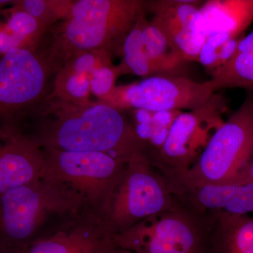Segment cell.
Segmentation results:
<instances>
[{"label":"cell","instance_id":"1","mask_svg":"<svg viewBox=\"0 0 253 253\" xmlns=\"http://www.w3.org/2000/svg\"><path fill=\"white\" fill-rule=\"evenodd\" d=\"M44 118L39 137L42 148L99 152L127 163L146 149L121 111L98 101L86 105L49 96L36 108Z\"/></svg>","mask_w":253,"mask_h":253},{"label":"cell","instance_id":"2","mask_svg":"<svg viewBox=\"0 0 253 253\" xmlns=\"http://www.w3.org/2000/svg\"><path fill=\"white\" fill-rule=\"evenodd\" d=\"M146 12V1L140 0L73 1L68 17L51 28L47 46L40 54L51 73L85 51L121 54L126 36Z\"/></svg>","mask_w":253,"mask_h":253},{"label":"cell","instance_id":"3","mask_svg":"<svg viewBox=\"0 0 253 253\" xmlns=\"http://www.w3.org/2000/svg\"><path fill=\"white\" fill-rule=\"evenodd\" d=\"M42 149L41 177L72 195L84 214L104 219L126 163L103 153Z\"/></svg>","mask_w":253,"mask_h":253},{"label":"cell","instance_id":"4","mask_svg":"<svg viewBox=\"0 0 253 253\" xmlns=\"http://www.w3.org/2000/svg\"><path fill=\"white\" fill-rule=\"evenodd\" d=\"M82 214L81 205L72 195L40 178L0 196V246L24 249L36 239L38 229L50 216Z\"/></svg>","mask_w":253,"mask_h":253},{"label":"cell","instance_id":"5","mask_svg":"<svg viewBox=\"0 0 253 253\" xmlns=\"http://www.w3.org/2000/svg\"><path fill=\"white\" fill-rule=\"evenodd\" d=\"M179 204L166 176L146 154H137L126 163L103 220L113 236Z\"/></svg>","mask_w":253,"mask_h":253},{"label":"cell","instance_id":"6","mask_svg":"<svg viewBox=\"0 0 253 253\" xmlns=\"http://www.w3.org/2000/svg\"><path fill=\"white\" fill-rule=\"evenodd\" d=\"M212 215L181 203L113 236L115 246L133 253H208Z\"/></svg>","mask_w":253,"mask_h":253},{"label":"cell","instance_id":"7","mask_svg":"<svg viewBox=\"0 0 253 253\" xmlns=\"http://www.w3.org/2000/svg\"><path fill=\"white\" fill-rule=\"evenodd\" d=\"M253 149V95L249 94L212 136L181 182L204 185L239 182Z\"/></svg>","mask_w":253,"mask_h":253},{"label":"cell","instance_id":"8","mask_svg":"<svg viewBox=\"0 0 253 253\" xmlns=\"http://www.w3.org/2000/svg\"><path fill=\"white\" fill-rule=\"evenodd\" d=\"M226 100L214 94L198 109L177 116L159 153L151 161L171 185L181 182L219 126L224 123Z\"/></svg>","mask_w":253,"mask_h":253},{"label":"cell","instance_id":"9","mask_svg":"<svg viewBox=\"0 0 253 253\" xmlns=\"http://www.w3.org/2000/svg\"><path fill=\"white\" fill-rule=\"evenodd\" d=\"M216 91L211 81L198 83L184 76H156L115 86L99 101L121 111H191L204 106Z\"/></svg>","mask_w":253,"mask_h":253},{"label":"cell","instance_id":"10","mask_svg":"<svg viewBox=\"0 0 253 253\" xmlns=\"http://www.w3.org/2000/svg\"><path fill=\"white\" fill-rule=\"evenodd\" d=\"M51 73L37 51L18 48L0 59V123H18L28 110H35L44 96Z\"/></svg>","mask_w":253,"mask_h":253},{"label":"cell","instance_id":"11","mask_svg":"<svg viewBox=\"0 0 253 253\" xmlns=\"http://www.w3.org/2000/svg\"><path fill=\"white\" fill-rule=\"evenodd\" d=\"M201 1H146L153 23L166 37L172 52L184 61H198L206 38L201 26Z\"/></svg>","mask_w":253,"mask_h":253},{"label":"cell","instance_id":"12","mask_svg":"<svg viewBox=\"0 0 253 253\" xmlns=\"http://www.w3.org/2000/svg\"><path fill=\"white\" fill-rule=\"evenodd\" d=\"M44 153L18 123H0V196L41 178Z\"/></svg>","mask_w":253,"mask_h":253},{"label":"cell","instance_id":"13","mask_svg":"<svg viewBox=\"0 0 253 253\" xmlns=\"http://www.w3.org/2000/svg\"><path fill=\"white\" fill-rule=\"evenodd\" d=\"M114 246L113 235L101 218L82 214L61 230L37 238L25 253H109Z\"/></svg>","mask_w":253,"mask_h":253},{"label":"cell","instance_id":"14","mask_svg":"<svg viewBox=\"0 0 253 253\" xmlns=\"http://www.w3.org/2000/svg\"><path fill=\"white\" fill-rule=\"evenodd\" d=\"M172 189L181 204L205 215L253 213V184L249 181L204 185L179 184L172 186Z\"/></svg>","mask_w":253,"mask_h":253},{"label":"cell","instance_id":"15","mask_svg":"<svg viewBox=\"0 0 253 253\" xmlns=\"http://www.w3.org/2000/svg\"><path fill=\"white\" fill-rule=\"evenodd\" d=\"M199 9L206 38L217 33L243 37L253 22V0H209Z\"/></svg>","mask_w":253,"mask_h":253},{"label":"cell","instance_id":"16","mask_svg":"<svg viewBox=\"0 0 253 253\" xmlns=\"http://www.w3.org/2000/svg\"><path fill=\"white\" fill-rule=\"evenodd\" d=\"M213 220L208 253H253V217L219 212Z\"/></svg>","mask_w":253,"mask_h":253},{"label":"cell","instance_id":"17","mask_svg":"<svg viewBox=\"0 0 253 253\" xmlns=\"http://www.w3.org/2000/svg\"><path fill=\"white\" fill-rule=\"evenodd\" d=\"M210 81L217 91L227 88L253 89V31L241 38L232 57Z\"/></svg>","mask_w":253,"mask_h":253},{"label":"cell","instance_id":"18","mask_svg":"<svg viewBox=\"0 0 253 253\" xmlns=\"http://www.w3.org/2000/svg\"><path fill=\"white\" fill-rule=\"evenodd\" d=\"M183 111H150L133 110L136 135L144 144L146 155L152 161L159 153L167 139L177 116Z\"/></svg>","mask_w":253,"mask_h":253},{"label":"cell","instance_id":"19","mask_svg":"<svg viewBox=\"0 0 253 253\" xmlns=\"http://www.w3.org/2000/svg\"><path fill=\"white\" fill-rule=\"evenodd\" d=\"M142 49L163 76H179L186 61L172 52L166 37L151 21L142 18Z\"/></svg>","mask_w":253,"mask_h":253},{"label":"cell","instance_id":"20","mask_svg":"<svg viewBox=\"0 0 253 253\" xmlns=\"http://www.w3.org/2000/svg\"><path fill=\"white\" fill-rule=\"evenodd\" d=\"M89 77L63 67L56 73L52 94L56 99L79 105L91 104Z\"/></svg>","mask_w":253,"mask_h":253},{"label":"cell","instance_id":"21","mask_svg":"<svg viewBox=\"0 0 253 253\" xmlns=\"http://www.w3.org/2000/svg\"><path fill=\"white\" fill-rule=\"evenodd\" d=\"M4 12L9 31L22 42L25 49L36 51L48 30L31 15L13 5Z\"/></svg>","mask_w":253,"mask_h":253},{"label":"cell","instance_id":"22","mask_svg":"<svg viewBox=\"0 0 253 253\" xmlns=\"http://www.w3.org/2000/svg\"><path fill=\"white\" fill-rule=\"evenodd\" d=\"M241 38L225 33H217L208 37L201 50L198 62L208 71L214 73L231 59Z\"/></svg>","mask_w":253,"mask_h":253},{"label":"cell","instance_id":"23","mask_svg":"<svg viewBox=\"0 0 253 253\" xmlns=\"http://www.w3.org/2000/svg\"><path fill=\"white\" fill-rule=\"evenodd\" d=\"M73 1L66 0H19L13 6L26 11L49 31L53 24L68 17Z\"/></svg>","mask_w":253,"mask_h":253},{"label":"cell","instance_id":"24","mask_svg":"<svg viewBox=\"0 0 253 253\" xmlns=\"http://www.w3.org/2000/svg\"><path fill=\"white\" fill-rule=\"evenodd\" d=\"M111 54L107 50L85 51L70 59L63 67L73 73L90 77L91 75L98 68L112 64Z\"/></svg>","mask_w":253,"mask_h":253},{"label":"cell","instance_id":"25","mask_svg":"<svg viewBox=\"0 0 253 253\" xmlns=\"http://www.w3.org/2000/svg\"><path fill=\"white\" fill-rule=\"evenodd\" d=\"M119 76L118 67L113 63L98 68L89 77L91 93L99 99L104 97L116 86L115 84Z\"/></svg>","mask_w":253,"mask_h":253},{"label":"cell","instance_id":"26","mask_svg":"<svg viewBox=\"0 0 253 253\" xmlns=\"http://www.w3.org/2000/svg\"><path fill=\"white\" fill-rule=\"evenodd\" d=\"M18 48L25 49L22 42L9 31L4 21L0 19V56H3L11 50Z\"/></svg>","mask_w":253,"mask_h":253},{"label":"cell","instance_id":"27","mask_svg":"<svg viewBox=\"0 0 253 253\" xmlns=\"http://www.w3.org/2000/svg\"><path fill=\"white\" fill-rule=\"evenodd\" d=\"M240 181H249L253 184V149L249 161L241 173Z\"/></svg>","mask_w":253,"mask_h":253},{"label":"cell","instance_id":"28","mask_svg":"<svg viewBox=\"0 0 253 253\" xmlns=\"http://www.w3.org/2000/svg\"><path fill=\"white\" fill-rule=\"evenodd\" d=\"M0 253H25L23 249H12L0 246Z\"/></svg>","mask_w":253,"mask_h":253},{"label":"cell","instance_id":"29","mask_svg":"<svg viewBox=\"0 0 253 253\" xmlns=\"http://www.w3.org/2000/svg\"><path fill=\"white\" fill-rule=\"evenodd\" d=\"M14 1H10V0H0V14L3 12V9L9 5L14 4Z\"/></svg>","mask_w":253,"mask_h":253},{"label":"cell","instance_id":"30","mask_svg":"<svg viewBox=\"0 0 253 253\" xmlns=\"http://www.w3.org/2000/svg\"><path fill=\"white\" fill-rule=\"evenodd\" d=\"M109 253H133L130 252V251H126V250L121 249V248L117 247V246H114L111 248V249L110 250Z\"/></svg>","mask_w":253,"mask_h":253},{"label":"cell","instance_id":"31","mask_svg":"<svg viewBox=\"0 0 253 253\" xmlns=\"http://www.w3.org/2000/svg\"><path fill=\"white\" fill-rule=\"evenodd\" d=\"M1 57H2V56H0V59H1Z\"/></svg>","mask_w":253,"mask_h":253}]
</instances>
